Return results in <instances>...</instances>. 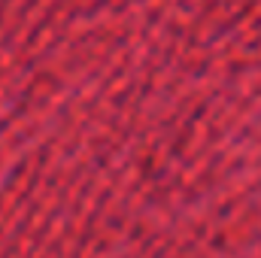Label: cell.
<instances>
[{"label":"cell","mask_w":261,"mask_h":258,"mask_svg":"<svg viewBox=\"0 0 261 258\" xmlns=\"http://www.w3.org/2000/svg\"><path fill=\"white\" fill-rule=\"evenodd\" d=\"M0 258H113L64 170L3 113Z\"/></svg>","instance_id":"cell-1"}]
</instances>
